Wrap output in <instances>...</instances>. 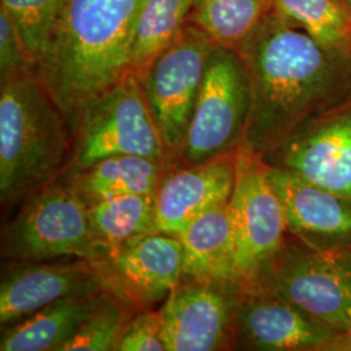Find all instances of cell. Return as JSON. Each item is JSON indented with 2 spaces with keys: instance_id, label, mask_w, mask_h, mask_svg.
I'll use <instances>...</instances> for the list:
<instances>
[{
  "instance_id": "obj_14",
  "label": "cell",
  "mask_w": 351,
  "mask_h": 351,
  "mask_svg": "<svg viewBox=\"0 0 351 351\" xmlns=\"http://www.w3.org/2000/svg\"><path fill=\"white\" fill-rule=\"evenodd\" d=\"M110 289L138 310H154L184 280L181 239L152 232L132 239L103 262Z\"/></svg>"
},
{
  "instance_id": "obj_6",
  "label": "cell",
  "mask_w": 351,
  "mask_h": 351,
  "mask_svg": "<svg viewBox=\"0 0 351 351\" xmlns=\"http://www.w3.org/2000/svg\"><path fill=\"white\" fill-rule=\"evenodd\" d=\"M250 112V75L246 64L237 51L215 46L175 165L204 163L237 152L245 142Z\"/></svg>"
},
{
  "instance_id": "obj_9",
  "label": "cell",
  "mask_w": 351,
  "mask_h": 351,
  "mask_svg": "<svg viewBox=\"0 0 351 351\" xmlns=\"http://www.w3.org/2000/svg\"><path fill=\"white\" fill-rule=\"evenodd\" d=\"M239 274L251 288L258 272L288 236L284 208L261 155L242 145L236 184L228 203Z\"/></svg>"
},
{
  "instance_id": "obj_13",
  "label": "cell",
  "mask_w": 351,
  "mask_h": 351,
  "mask_svg": "<svg viewBox=\"0 0 351 351\" xmlns=\"http://www.w3.org/2000/svg\"><path fill=\"white\" fill-rule=\"evenodd\" d=\"M13 263L1 275V326L16 323L51 303L110 289L103 263L86 259Z\"/></svg>"
},
{
  "instance_id": "obj_7",
  "label": "cell",
  "mask_w": 351,
  "mask_h": 351,
  "mask_svg": "<svg viewBox=\"0 0 351 351\" xmlns=\"http://www.w3.org/2000/svg\"><path fill=\"white\" fill-rule=\"evenodd\" d=\"M252 287L277 294L343 333L351 304V250H316L288 232Z\"/></svg>"
},
{
  "instance_id": "obj_15",
  "label": "cell",
  "mask_w": 351,
  "mask_h": 351,
  "mask_svg": "<svg viewBox=\"0 0 351 351\" xmlns=\"http://www.w3.org/2000/svg\"><path fill=\"white\" fill-rule=\"evenodd\" d=\"M236 172L237 152L167 168L156 191L154 232L180 237L201 215L229 203Z\"/></svg>"
},
{
  "instance_id": "obj_23",
  "label": "cell",
  "mask_w": 351,
  "mask_h": 351,
  "mask_svg": "<svg viewBox=\"0 0 351 351\" xmlns=\"http://www.w3.org/2000/svg\"><path fill=\"white\" fill-rule=\"evenodd\" d=\"M274 11L319 43L351 55V12L342 0H274Z\"/></svg>"
},
{
  "instance_id": "obj_19",
  "label": "cell",
  "mask_w": 351,
  "mask_h": 351,
  "mask_svg": "<svg viewBox=\"0 0 351 351\" xmlns=\"http://www.w3.org/2000/svg\"><path fill=\"white\" fill-rule=\"evenodd\" d=\"M167 164L137 155H119L103 159L85 169L63 172L60 177L86 204L141 194L154 195Z\"/></svg>"
},
{
  "instance_id": "obj_26",
  "label": "cell",
  "mask_w": 351,
  "mask_h": 351,
  "mask_svg": "<svg viewBox=\"0 0 351 351\" xmlns=\"http://www.w3.org/2000/svg\"><path fill=\"white\" fill-rule=\"evenodd\" d=\"M30 71H38V60L11 17L0 8V84Z\"/></svg>"
},
{
  "instance_id": "obj_4",
  "label": "cell",
  "mask_w": 351,
  "mask_h": 351,
  "mask_svg": "<svg viewBox=\"0 0 351 351\" xmlns=\"http://www.w3.org/2000/svg\"><path fill=\"white\" fill-rule=\"evenodd\" d=\"M119 155L156 159L169 168L163 139L134 73L125 75L78 112L72 126L71 160L64 172L81 171Z\"/></svg>"
},
{
  "instance_id": "obj_8",
  "label": "cell",
  "mask_w": 351,
  "mask_h": 351,
  "mask_svg": "<svg viewBox=\"0 0 351 351\" xmlns=\"http://www.w3.org/2000/svg\"><path fill=\"white\" fill-rule=\"evenodd\" d=\"M213 47L201 29L186 23L175 40L138 75L169 167L177 163L184 147Z\"/></svg>"
},
{
  "instance_id": "obj_1",
  "label": "cell",
  "mask_w": 351,
  "mask_h": 351,
  "mask_svg": "<svg viewBox=\"0 0 351 351\" xmlns=\"http://www.w3.org/2000/svg\"><path fill=\"white\" fill-rule=\"evenodd\" d=\"M237 52L251 85L243 145L261 156L351 97V55L319 43L274 10Z\"/></svg>"
},
{
  "instance_id": "obj_25",
  "label": "cell",
  "mask_w": 351,
  "mask_h": 351,
  "mask_svg": "<svg viewBox=\"0 0 351 351\" xmlns=\"http://www.w3.org/2000/svg\"><path fill=\"white\" fill-rule=\"evenodd\" d=\"M66 0H0V8L11 17L36 56L38 66L47 53Z\"/></svg>"
},
{
  "instance_id": "obj_5",
  "label": "cell",
  "mask_w": 351,
  "mask_h": 351,
  "mask_svg": "<svg viewBox=\"0 0 351 351\" xmlns=\"http://www.w3.org/2000/svg\"><path fill=\"white\" fill-rule=\"evenodd\" d=\"M1 256L12 262L62 258L104 262L91 237L88 204L60 176L29 195L4 226Z\"/></svg>"
},
{
  "instance_id": "obj_2",
  "label": "cell",
  "mask_w": 351,
  "mask_h": 351,
  "mask_svg": "<svg viewBox=\"0 0 351 351\" xmlns=\"http://www.w3.org/2000/svg\"><path fill=\"white\" fill-rule=\"evenodd\" d=\"M146 0H66L38 66L68 121L130 73V56Z\"/></svg>"
},
{
  "instance_id": "obj_29",
  "label": "cell",
  "mask_w": 351,
  "mask_h": 351,
  "mask_svg": "<svg viewBox=\"0 0 351 351\" xmlns=\"http://www.w3.org/2000/svg\"><path fill=\"white\" fill-rule=\"evenodd\" d=\"M345 4H346V7L349 8V11L351 12V0H342Z\"/></svg>"
},
{
  "instance_id": "obj_20",
  "label": "cell",
  "mask_w": 351,
  "mask_h": 351,
  "mask_svg": "<svg viewBox=\"0 0 351 351\" xmlns=\"http://www.w3.org/2000/svg\"><path fill=\"white\" fill-rule=\"evenodd\" d=\"M154 195H123L88 204L91 237L104 262L132 239L154 232Z\"/></svg>"
},
{
  "instance_id": "obj_22",
  "label": "cell",
  "mask_w": 351,
  "mask_h": 351,
  "mask_svg": "<svg viewBox=\"0 0 351 351\" xmlns=\"http://www.w3.org/2000/svg\"><path fill=\"white\" fill-rule=\"evenodd\" d=\"M194 0H146L134 34L130 73L138 77L188 23Z\"/></svg>"
},
{
  "instance_id": "obj_21",
  "label": "cell",
  "mask_w": 351,
  "mask_h": 351,
  "mask_svg": "<svg viewBox=\"0 0 351 351\" xmlns=\"http://www.w3.org/2000/svg\"><path fill=\"white\" fill-rule=\"evenodd\" d=\"M272 10L274 0H194L188 23L215 46L237 51Z\"/></svg>"
},
{
  "instance_id": "obj_24",
  "label": "cell",
  "mask_w": 351,
  "mask_h": 351,
  "mask_svg": "<svg viewBox=\"0 0 351 351\" xmlns=\"http://www.w3.org/2000/svg\"><path fill=\"white\" fill-rule=\"evenodd\" d=\"M139 311L136 306L110 290L106 300L59 351H114L128 323Z\"/></svg>"
},
{
  "instance_id": "obj_12",
  "label": "cell",
  "mask_w": 351,
  "mask_h": 351,
  "mask_svg": "<svg viewBox=\"0 0 351 351\" xmlns=\"http://www.w3.org/2000/svg\"><path fill=\"white\" fill-rule=\"evenodd\" d=\"M339 332L268 290H243L237 315V349L333 351Z\"/></svg>"
},
{
  "instance_id": "obj_18",
  "label": "cell",
  "mask_w": 351,
  "mask_h": 351,
  "mask_svg": "<svg viewBox=\"0 0 351 351\" xmlns=\"http://www.w3.org/2000/svg\"><path fill=\"white\" fill-rule=\"evenodd\" d=\"M106 289L90 295L51 303L24 319L3 326L1 351H59L90 314L106 300Z\"/></svg>"
},
{
  "instance_id": "obj_16",
  "label": "cell",
  "mask_w": 351,
  "mask_h": 351,
  "mask_svg": "<svg viewBox=\"0 0 351 351\" xmlns=\"http://www.w3.org/2000/svg\"><path fill=\"white\" fill-rule=\"evenodd\" d=\"M267 173L291 236L316 250H351L350 199L268 164Z\"/></svg>"
},
{
  "instance_id": "obj_3",
  "label": "cell",
  "mask_w": 351,
  "mask_h": 351,
  "mask_svg": "<svg viewBox=\"0 0 351 351\" xmlns=\"http://www.w3.org/2000/svg\"><path fill=\"white\" fill-rule=\"evenodd\" d=\"M72 154V132L38 71L0 84V201L11 206L55 181Z\"/></svg>"
},
{
  "instance_id": "obj_10",
  "label": "cell",
  "mask_w": 351,
  "mask_h": 351,
  "mask_svg": "<svg viewBox=\"0 0 351 351\" xmlns=\"http://www.w3.org/2000/svg\"><path fill=\"white\" fill-rule=\"evenodd\" d=\"M243 290L182 280L159 307L167 351L237 349Z\"/></svg>"
},
{
  "instance_id": "obj_28",
  "label": "cell",
  "mask_w": 351,
  "mask_h": 351,
  "mask_svg": "<svg viewBox=\"0 0 351 351\" xmlns=\"http://www.w3.org/2000/svg\"><path fill=\"white\" fill-rule=\"evenodd\" d=\"M333 351H351V304L346 313V328L336 341Z\"/></svg>"
},
{
  "instance_id": "obj_17",
  "label": "cell",
  "mask_w": 351,
  "mask_h": 351,
  "mask_svg": "<svg viewBox=\"0 0 351 351\" xmlns=\"http://www.w3.org/2000/svg\"><path fill=\"white\" fill-rule=\"evenodd\" d=\"M178 239L184 250V280L247 289L237 265L228 203L201 215Z\"/></svg>"
},
{
  "instance_id": "obj_11",
  "label": "cell",
  "mask_w": 351,
  "mask_h": 351,
  "mask_svg": "<svg viewBox=\"0 0 351 351\" xmlns=\"http://www.w3.org/2000/svg\"><path fill=\"white\" fill-rule=\"evenodd\" d=\"M262 159L351 201V97L300 126Z\"/></svg>"
},
{
  "instance_id": "obj_27",
  "label": "cell",
  "mask_w": 351,
  "mask_h": 351,
  "mask_svg": "<svg viewBox=\"0 0 351 351\" xmlns=\"http://www.w3.org/2000/svg\"><path fill=\"white\" fill-rule=\"evenodd\" d=\"M117 350L167 351L159 308L137 311L128 323Z\"/></svg>"
}]
</instances>
